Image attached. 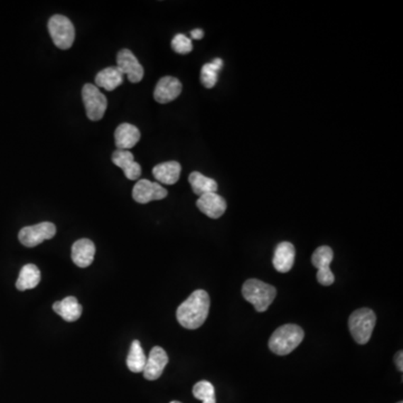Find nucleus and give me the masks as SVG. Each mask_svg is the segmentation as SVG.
<instances>
[{
  "mask_svg": "<svg viewBox=\"0 0 403 403\" xmlns=\"http://www.w3.org/2000/svg\"><path fill=\"white\" fill-rule=\"evenodd\" d=\"M196 205L202 213L211 219H219L227 211V202L217 193H208L200 196Z\"/></svg>",
  "mask_w": 403,
  "mask_h": 403,
  "instance_id": "obj_13",
  "label": "nucleus"
},
{
  "mask_svg": "<svg viewBox=\"0 0 403 403\" xmlns=\"http://www.w3.org/2000/svg\"><path fill=\"white\" fill-rule=\"evenodd\" d=\"M295 256H296V250H295L294 244H291L290 242L279 243L273 254V267L279 273H289L294 266Z\"/></svg>",
  "mask_w": 403,
  "mask_h": 403,
  "instance_id": "obj_15",
  "label": "nucleus"
},
{
  "mask_svg": "<svg viewBox=\"0 0 403 403\" xmlns=\"http://www.w3.org/2000/svg\"><path fill=\"white\" fill-rule=\"evenodd\" d=\"M223 67L221 59H215L211 63H206L200 69V82L206 89H212L217 82V74Z\"/></svg>",
  "mask_w": 403,
  "mask_h": 403,
  "instance_id": "obj_24",
  "label": "nucleus"
},
{
  "mask_svg": "<svg viewBox=\"0 0 403 403\" xmlns=\"http://www.w3.org/2000/svg\"><path fill=\"white\" fill-rule=\"evenodd\" d=\"M40 281V271L38 267L32 263L25 265L19 273L16 281V288L21 291L30 290L38 286Z\"/></svg>",
  "mask_w": 403,
  "mask_h": 403,
  "instance_id": "obj_21",
  "label": "nucleus"
},
{
  "mask_svg": "<svg viewBox=\"0 0 403 403\" xmlns=\"http://www.w3.org/2000/svg\"><path fill=\"white\" fill-rule=\"evenodd\" d=\"M377 323V316L369 308H360L352 312L348 319L351 334L358 344L364 345L369 342Z\"/></svg>",
  "mask_w": 403,
  "mask_h": 403,
  "instance_id": "obj_4",
  "label": "nucleus"
},
{
  "mask_svg": "<svg viewBox=\"0 0 403 403\" xmlns=\"http://www.w3.org/2000/svg\"><path fill=\"white\" fill-rule=\"evenodd\" d=\"M395 364H397V368H398L399 371H403V353L402 351H399L395 356Z\"/></svg>",
  "mask_w": 403,
  "mask_h": 403,
  "instance_id": "obj_27",
  "label": "nucleus"
},
{
  "mask_svg": "<svg viewBox=\"0 0 403 403\" xmlns=\"http://www.w3.org/2000/svg\"><path fill=\"white\" fill-rule=\"evenodd\" d=\"M169 192L158 183H152L148 179H140L132 190V198L137 203L147 204L152 200H164Z\"/></svg>",
  "mask_w": 403,
  "mask_h": 403,
  "instance_id": "obj_9",
  "label": "nucleus"
},
{
  "mask_svg": "<svg viewBox=\"0 0 403 403\" xmlns=\"http://www.w3.org/2000/svg\"><path fill=\"white\" fill-rule=\"evenodd\" d=\"M193 395L203 403H217L215 389H214L211 382H198L193 387Z\"/></svg>",
  "mask_w": 403,
  "mask_h": 403,
  "instance_id": "obj_25",
  "label": "nucleus"
},
{
  "mask_svg": "<svg viewBox=\"0 0 403 403\" xmlns=\"http://www.w3.org/2000/svg\"><path fill=\"white\" fill-rule=\"evenodd\" d=\"M191 38L193 40H202L204 38V32L202 30H193L191 32Z\"/></svg>",
  "mask_w": 403,
  "mask_h": 403,
  "instance_id": "obj_28",
  "label": "nucleus"
},
{
  "mask_svg": "<svg viewBox=\"0 0 403 403\" xmlns=\"http://www.w3.org/2000/svg\"><path fill=\"white\" fill-rule=\"evenodd\" d=\"M140 131L131 123H121L115 132V142L119 150H129L138 144Z\"/></svg>",
  "mask_w": 403,
  "mask_h": 403,
  "instance_id": "obj_17",
  "label": "nucleus"
},
{
  "mask_svg": "<svg viewBox=\"0 0 403 403\" xmlns=\"http://www.w3.org/2000/svg\"><path fill=\"white\" fill-rule=\"evenodd\" d=\"M96 254V246L89 239H80L72 246V261L80 268L92 265Z\"/></svg>",
  "mask_w": 403,
  "mask_h": 403,
  "instance_id": "obj_16",
  "label": "nucleus"
},
{
  "mask_svg": "<svg viewBox=\"0 0 403 403\" xmlns=\"http://www.w3.org/2000/svg\"><path fill=\"white\" fill-rule=\"evenodd\" d=\"M398 403H403V402H402V401H400V402H398Z\"/></svg>",
  "mask_w": 403,
  "mask_h": 403,
  "instance_id": "obj_30",
  "label": "nucleus"
},
{
  "mask_svg": "<svg viewBox=\"0 0 403 403\" xmlns=\"http://www.w3.org/2000/svg\"><path fill=\"white\" fill-rule=\"evenodd\" d=\"M333 259H334V252L327 246H319L312 254V266L317 268V280L323 286H331L334 283V273H331V270Z\"/></svg>",
  "mask_w": 403,
  "mask_h": 403,
  "instance_id": "obj_8",
  "label": "nucleus"
},
{
  "mask_svg": "<svg viewBox=\"0 0 403 403\" xmlns=\"http://www.w3.org/2000/svg\"><path fill=\"white\" fill-rule=\"evenodd\" d=\"M211 300L205 290L194 291L178 308L177 321L186 329H198L205 323Z\"/></svg>",
  "mask_w": 403,
  "mask_h": 403,
  "instance_id": "obj_1",
  "label": "nucleus"
},
{
  "mask_svg": "<svg viewBox=\"0 0 403 403\" xmlns=\"http://www.w3.org/2000/svg\"><path fill=\"white\" fill-rule=\"evenodd\" d=\"M52 40L59 50H69L74 43L75 30L72 23L63 15H54L48 21Z\"/></svg>",
  "mask_w": 403,
  "mask_h": 403,
  "instance_id": "obj_5",
  "label": "nucleus"
},
{
  "mask_svg": "<svg viewBox=\"0 0 403 403\" xmlns=\"http://www.w3.org/2000/svg\"><path fill=\"white\" fill-rule=\"evenodd\" d=\"M53 310L64 321L71 323V322L78 321L82 315L83 308L75 297L69 296L63 300L54 302Z\"/></svg>",
  "mask_w": 403,
  "mask_h": 403,
  "instance_id": "obj_19",
  "label": "nucleus"
},
{
  "mask_svg": "<svg viewBox=\"0 0 403 403\" xmlns=\"http://www.w3.org/2000/svg\"><path fill=\"white\" fill-rule=\"evenodd\" d=\"M183 86L178 79L174 76H164L158 81L154 91V99L158 103L166 104L178 98L182 93Z\"/></svg>",
  "mask_w": 403,
  "mask_h": 403,
  "instance_id": "obj_12",
  "label": "nucleus"
},
{
  "mask_svg": "<svg viewBox=\"0 0 403 403\" xmlns=\"http://www.w3.org/2000/svg\"><path fill=\"white\" fill-rule=\"evenodd\" d=\"M302 327L295 324L280 326L269 339V348L277 356H285L300 346L304 339Z\"/></svg>",
  "mask_w": 403,
  "mask_h": 403,
  "instance_id": "obj_2",
  "label": "nucleus"
},
{
  "mask_svg": "<svg viewBox=\"0 0 403 403\" xmlns=\"http://www.w3.org/2000/svg\"><path fill=\"white\" fill-rule=\"evenodd\" d=\"M171 403H182V402H178V401H171Z\"/></svg>",
  "mask_w": 403,
  "mask_h": 403,
  "instance_id": "obj_29",
  "label": "nucleus"
},
{
  "mask_svg": "<svg viewBox=\"0 0 403 403\" xmlns=\"http://www.w3.org/2000/svg\"><path fill=\"white\" fill-rule=\"evenodd\" d=\"M82 100L89 119L91 121L101 120L107 110L108 100L99 88L86 83L82 89Z\"/></svg>",
  "mask_w": 403,
  "mask_h": 403,
  "instance_id": "obj_6",
  "label": "nucleus"
},
{
  "mask_svg": "<svg viewBox=\"0 0 403 403\" xmlns=\"http://www.w3.org/2000/svg\"><path fill=\"white\" fill-rule=\"evenodd\" d=\"M147 358L144 356L142 344L139 341L135 339L131 343L130 351H129L128 358H127V366L131 372L134 373H142L146 365Z\"/></svg>",
  "mask_w": 403,
  "mask_h": 403,
  "instance_id": "obj_23",
  "label": "nucleus"
},
{
  "mask_svg": "<svg viewBox=\"0 0 403 403\" xmlns=\"http://www.w3.org/2000/svg\"><path fill=\"white\" fill-rule=\"evenodd\" d=\"M57 234V227L51 222H42L40 225L23 227L19 231V242L27 248H34L46 240H51Z\"/></svg>",
  "mask_w": 403,
  "mask_h": 403,
  "instance_id": "obj_7",
  "label": "nucleus"
},
{
  "mask_svg": "<svg viewBox=\"0 0 403 403\" xmlns=\"http://www.w3.org/2000/svg\"><path fill=\"white\" fill-rule=\"evenodd\" d=\"M123 76L125 75L117 67H106L96 74V86L103 88L107 91H113L123 84Z\"/></svg>",
  "mask_w": 403,
  "mask_h": 403,
  "instance_id": "obj_20",
  "label": "nucleus"
},
{
  "mask_svg": "<svg viewBox=\"0 0 403 403\" xmlns=\"http://www.w3.org/2000/svg\"><path fill=\"white\" fill-rule=\"evenodd\" d=\"M171 47L178 54H188L193 51L192 40L186 35L177 34L171 40Z\"/></svg>",
  "mask_w": 403,
  "mask_h": 403,
  "instance_id": "obj_26",
  "label": "nucleus"
},
{
  "mask_svg": "<svg viewBox=\"0 0 403 403\" xmlns=\"http://www.w3.org/2000/svg\"><path fill=\"white\" fill-rule=\"evenodd\" d=\"M191 187L196 195L202 196L208 193H217V183L213 178L204 176L203 174L193 171L188 177Z\"/></svg>",
  "mask_w": 403,
  "mask_h": 403,
  "instance_id": "obj_22",
  "label": "nucleus"
},
{
  "mask_svg": "<svg viewBox=\"0 0 403 403\" xmlns=\"http://www.w3.org/2000/svg\"><path fill=\"white\" fill-rule=\"evenodd\" d=\"M167 364H169V356L166 351L161 346L154 347L150 351L144 371H142L144 379L149 380V381L159 379Z\"/></svg>",
  "mask_w": 403,
  "mask_h": 403,
  "instance_id": "obj_11",
  "label": "nucleus"
},
{
  "mask_svg": "<svg viewBox=\"0 0 403 403\" xmlns=\"http://www.w3.org/2000/svg\"><path fill=\"white\" fill-rule=\"evenodd\" d=\"M182 171V166L177 161H166L155 166L152 169V175L157 182L161 184L173 185L178 182Z\"/></svg>",
  "mask_w": 403,
  "mask_h": 403,
  "instance_id": "obj_18",
  "label": "nucleus"
},
{
  "mask_svg": "<svg viewBox=\"0 0 403 403\" xmlns=\"http://www.w3.org/2000/svg\"><path fill=\"white\" fill-rule=\"evenodd\" d=\"M113 163L123 169L125 176L130 181H137L142 175V167L129 150H115L113 154Z\"/></svg>",
  "mask_w": 403,
  "mask_h": 403,
  "instance_id": "obj_14",
  "label": "nucleus"
},
{
  "mask_svg": "<svg viewBox=\"0 0 403 403\" xmlns=\"http://www.w3.org/2000/svg\"><path fill=\"white\" fill-rule=\"evenodd\" d=\"M242 295L244 300L254 305L256 312H263L275 300L277 290L275 287L258 279H249L243 283Z\"/></svg>",
  "mask_w": 403,
  "mask_h": 403,
  "instance_id": "obj_3",
  "label": "nucleus"
},
{
  "mask_svg": "<svg viewBox=\"0 0 403 403\" xmlns=\"http://www.w3.org/2000/svg\"><path fill=\"white\" fill-rule=\"evenodd\" d=\"M118 69L131 83H138L144 78V67L130 50L123 48L117 55Z\"/></svg>",
  "mask_w": 403,
  "mask_h": 403,
  "instance_id": "obj_10",
  "label": "nucleus"
}]
</instances>
